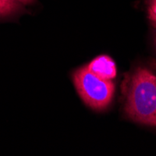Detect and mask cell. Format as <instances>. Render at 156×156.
I'll return each mask as SVG.
<instances>
[{
  "mask_svg": "<svg viewBox=\"0 0 156 156\" xmlns=\"http://www.w3.org/2000/svg\"><path fill=\"white\" fill-rule=\"evenodd\" d=\"M125 110L130 119L156 126V77L148 69L138 68L133 75Z\"/></svg>",
  "mask_w": 156,
  "mask_h": 156,
  "instance_id": "obj_1",
  "label": "cell"
},
{
  "mask_svg": "<svg viewBox=\"0 0 156 156\" xmlns=\"http://www.w3.org/2000/svg\"><path fill=\"white\" fill-rule=\"evenodd\" d=\"M73 80L82 100L92 108L102 110L110 104L114 94V84L111 80L98 77L87 66L78 69Z\"/></svg>",
  "mask_w": 156,
  "mask_h": 156,
  "instance_id": "obj_2",
  "label": "cell"
},
{
  "mask_svg": "<svg viewBox=\"0 0 156 156\" xmlns=\"http://www.w3.org/2000/svg\"><path fill=\"white\" fill-rule=\"evenodd\" d=\"M87 67L98 77L106 80H112L116 76L115 64L108 56H99L94 59Z\"/></svg>",
  "mask_w": 156,
  "mask_h": 156,
  "instance_id": "obj_3",
  "label": "cell"
},
{
  "mask_svg": "<svg viewBox=\"0 0 156 156\" xmlns=\"http://www.w3.org/2000/svg\"><path fill=\"white\" fill-rule=\"evenodd\" d=\"M23 10V4L18 0H0V18L11 16Z\"/></svg>",
  "mask_w": 156,
  "mask_h": 156,
  "instance_id": "obj_4",
  "label": "cell"
},
{
  "mask_svg": "<svg viewBox=\"0 0 156 156\" xmlns=\"http://www.w3.org/2000/svg\"><path fill=\"white\" fill-rule=\"evenodd\" d=\"M149 18L152 22H156V0H151L149 7Z\"/></svg>",
  "mask_w": 156,
  "mask_h": 156,
  "instance_id": "obj_5",
  "label": "cell"
},
{
  "mask_svg": "<svg viewBox=\"0 0 156 156\" xmlns=\"http://www.w3.org/2000/svg\"><path fill=\"white\" fill-rule=\"evenodd\" d=\"M20 3H22L23 5H31L33 3H35L37 0H18Z\"/></svg>",
  "mask_w": 156,
  "mask_h": 156,
  "instance_id": "obj_6",
  "label": "cell"
},
{
  "mask_svg": "<svg viewBox=\"0 0 156 156\" xmlns=\"http://www.w3.org/2000/svg\"><path fill=\"white\" fill-rule=\"evenodd\" d=\"M154 43H155V47H156V34L154 36Z\"/></svg>",
  "mask_w": 156,
  "mask_h": 156,
  "instance_id": "obj_7",
  "label": "cell"
},
{
  "mask_svg": "<svg viewBox=\"0 0 156 156\" xmlns=\"http://www.w3.org/2000/svg\"><path fill=\"white\" fill-rule=\"evenodd\" d=\"M152 24H153V26L156 28V22H152Z\"/></svg>",
  "mask_w": 156,
  "mask_h": 156,
  "instance_id": "obj_8",
  "label": "cell"
}]
</instances>
